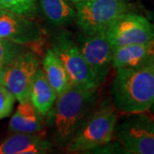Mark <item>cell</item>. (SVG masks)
<instances>
[{
    "label": "cell",
    "instance_id": "obj_12",
    "mask_svg": "<svg viewBox=\"0 0 154 154\" xmlns=\"http://www.w3.org/2000/svg\"><path fill=\"white\" fill-rule=\"evenodd\" d=\"M154 61V39L146 43L131 44L113 48L112 67L132 68Z\"/></svg>",
    "mask_w": 154,
    "mask_h": 154
},
{
    "label": "cell",
    "instance_id": "obj_21",
    "mask_svg": "<svg viewBox=\"0 0 154 154\" xmlns=\"http://www.w3.org/2000/svg\"><path fill=\"white\" fill-rule=\"evenodd\" d=\"M3 71H4V68L0 66V82H1V80H2V75H3Z\"/></svg>",
    "mask_w": 154,
    "mask_h": 154
},
{
    "label": "cell",
    "instance_id": "obj_14",
    "mask_svg": "<svg viewBox=\"0 0 154 154\" xmlns=\"http://www.w3.org/2000/svg\"><path fill=\"white\" fill-rule=\"evenodd\" d=\"M57 94L50 85L43 69L39 67L33 79L29 100L42 116H45L55 102Z\"/></svg>",
    "mask_w": 154,
    "mask_h": 154
},
{
    "label": "cell",
    "instance_id": "obj_10",
    "mask_svg": "<svg viewBox=\"0 0 154 154\" xmlns=\"http://www.w3.org/2000/svg\"><path fill=\"white\" fill-rule=\"evenodd\" d=\"M0 38L25 46L40 42L43 33L31 18L0 9Z\"/></svg>",
    "mask_w": 154,
    "mask_h": 154
},
{
    "label": "cell",
    "instance_id": "obj_19",
    "mask_svg": "<svg viewBox=\"0 0 154 154\" xmlns=\"http://www.w3.org/2000/svg\"><path fill=\"white\" fill-rule=\"evenodd\" d=\"M16 97L0 82V120L7 117L13 110Z\"/></svg>",
    "mask_w": 154,
    "mask_h": 154
},
{
    "label": "cell",
    "instance_id": "obj_5",
    "mask_svg": "<svg viewBox=\"0 0 154 154\" xmlns=\"http://www.w3.org/2000/svg\"><path fill=\"white\" fill-rule=\"evenodd\" d=\"M114 137L126 153L154 154V117L146 112L128 114L116 122Z\"/></svg>",
    "mask_w": 154,
    "mask_h": 154
},
{
    "label": "cell",
    "instance_id": "obj_2",
    "mask_svg": "<svg viewBox=\"0 0 154 154\" xmlns=\"http://www.w3.org/2000/svg\"><path fill=\"white\" fill-rule=\"evenodd\" d=\"M112 104L122 114L146 112L154 103V61L132 68H117L111 86Z\"/></svg>",
    "mask_w": 154,
    "mask_h": 154
},
{
    "label": "cell",
    "instance_id": "obj_16",
    "mask_svg": "<svg viewBox=\"0 0 154 154\" xmlns=\"http://www.w3.org/2000/svg\"><path fill=\"white\" fill-rule=\"evenodd\" d=\"M45 19L54 26H66L75 21V9L68 0H37Z\"/></svg>",
    "mask_w": 154,
    "mask_h": 154
},
{
    "label": "cell",
    "instance_id": "obj_8",
    "mask_svg": "<svg viewBox=\"0 0 154 154\" xmlns=\"http://www.w3.org/2000/svg\"><path fill=\"white\" fill-rule=\"evenodd\" d=\"M105 35L112 49L146 43L154 39V25L141 15L127 12L110 25Z\"/></svg>",
    "mask_w": 154,
    "mask_h": 154
},
{
    "label": "cell",
    "instance_id": "obj_7",
    "mask_svg": "<svg viewBox=\"0 0 154 154\" xmlns=\"http://www.w3.org/2000/svg\"><path fill=\"white\" fill-rule=\"evenodd\" d=\"M38 69L39 61L37 56L25 51L4 68L1 83L19 102L28 100L33 79Z\"/></svg>",
    "mask_w": 154,
    "mask_h": 154
},
{
    "label": "cell",
    "instance_id": "obj_9",
    "mask_svg": "<svg viewBox=\"0 0 154 154\" xmlns=\"http://www.w3.org/2000/svg\"><path fill=\"white\" fill-rule=\"evenodd\" d=\"M78 46L100 86L107 78L112 67L113 49L105 33L94 35L83 33Z\"/></svg>",
    "mask_w": 154,
    "mask_h": 154
},
{
    "label": "cell",
    "instance_id": "obj_4",
    "mask_svg": "<svg viewBox=\"0 0 154 154\" xmlns=\"http://www.w3.org/2000/svg\"><path fill=\"white\" fill-rule=\"evenodd\" d=\"M75 22L87 35L105 33L129 5L124 0H82L75 4Z\"/></svg>",
    "mask_w": 154,
    "mask_h": 154
},
{
    "label": "cell",
    "instance_id": "obj_18",
    "mask_svg": "<svg viewBox=\"0 0 154 154\" xmlns=\"http://www.w3.org/2000/svg\"><path fill=\"white\" fill-rule=\"evenodd\" d=\"M23 51H25L24 45L0 38V66L5 68Z\"/></svg>",
    "mask_w": 154,
    "mask_h": 154
},
{
    "label": "cell",
    "instance_id": "obj_20",
    "mask_svg": "<svg viewBox=\"0 0 154 154\" xmlns=\"http://www.w3.org/2000/svg\"><path fill=\"white\" fill-rule=\"evenodd\" d=\"M149 110H150V112L152 113V115L154 116V103H153V105H152V106H151V107H150Z\"/></svg>",
    "mask_w": 154,
    "mask_h": 154
},
{
    "label": "cell",
    "instance_id": "obj_13",
    "mask_svg": "<svg viewBox=\"0 0 154 154\" xmlns=\"http://www.w3.org/2000/svg\"><path fill=\"white\" fill-rule=\"evenodd\" d=\"M44 117L29 99L20 102L10 121L9 129L11 133L38 134L44 128Z\"/></svg>",
    "mask_w": 154,
    "mask_h": 154
},
{
    "label": "cell",
    "instance_id": "obj_15",
    "mask_svg": "<svg viewBox=\"0 0 154 154\" xmlns=\"http://www.w3.org/2000/svg\"><path fill=\"white\" fill-rule=\"evenodd\" d=\"M42 69L48 82L57 95L63 93L71 86L65 68L52 48L47 50L45 54Z\"/></svg>",
    "mask_w": 154,
    "mask_h": 154
},
{
    "label": "cell",
    "instance_id": "obj_3",
    "mask_svg": "<svg viewBox=\"0 0 154 154\" xmlns=\"http://www.w3.org/2000/svg\"><path fill=\"white\" fill-rule=\"evenodd\" d=\"M117 115L110 99L93 110L66 146L69 152H87L110 143L114 137Z\"/></svg>",
    "mask_w": 154,
    "mask_h": 154
},
{
    "label": "cell",
    "instance_id": "obj_22",
    "mask_svg": "<svg viewBox=\"0 0 154 154\" xmlns=\"http://www.w3.org/2000/svg\"><path fill=\"white\" fill-rule=\"evenodd\" d=\"M69 2H71V3H74V4H77V3H79V2H81V1H82V0H68Z\"/></svg>",
    "mask_w": 154,
    "mask_h": 154
},
{
    "label": "cell",
    "instance_id": "obj_11",
    "mask_svg": "<svg viewBox=\"0 0 154 154\" xmlns=\"http://www.w3.org/2000/svg\"><path fill=\"white\" fill-rule=\"evenodd\" d=\"M52 150V144L38 134L12 133L0 142V154H42Z\"/></svg>",
    "mask_w": 154,
    "mask_h": 154
},
{
    "label": "cell",
    "instance_id": "obj_1",
    "mask_svg": "<svg viewBox=\"0 0 154 154\" xmlns=\"http://www.w3.org/2000/svg\"><path fill=\"white\" fill-rule=\"evenodd\" d=\"M97 89L70 86L57 96L51 110L45 116L50 136L57 145H65L75 135L94 110Z\"/></svg>",
    "mask_w": 154,
    "mask_h": 154
},
{
    "label": "cell",
    "instance_id": "obj_17",
    "mask_svg": "<svg viewBox=\"0 0 154 154\" xmlns=\"http://www.w3.org/2000/svg\"><path fill=\"white\" fill-rule=\"evenodd\" d=\"M37 0H0V9L33 18Z\"/></svg>",
    "mask_w": 154,
    "mask_h": 154
},
{
    "label": "cell",
    "instance_id": "obj_6",
    "mask_svg": "<svg viewBox=\"0 0 154 154\" xmlns=\"http://www.w3.org/2000/svg\"><path fill=\"white\" fill-rule=\"evenodd\" d=\"M52 50L65 68L72 86L98 89L99 84L73 39L65 33H61L53 40Z\"/></svg>",
    "mask_w": 154,
    "mask_h": 154
}]
</instances>
